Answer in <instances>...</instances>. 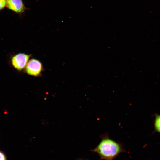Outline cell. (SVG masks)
Listing matches in <instances>:
<instances>
[{
	"instance_id": "6da1fadb",
	"label": "cell",
	"mask_w": 160,
	"mask_h": 160,
	"mask_svg": "<svg viewBox=\"0 0 160 160\" xmlns=\"http://www.w3.org/2000/svg\"><path fill=\"white\" fill-rule=\"evenodd\" d=\"M100 137L101 141L92 151L97 153L101 159L113 160L120 153L125 152L123 145L110 138L108 133Z\"/></svg>"
},
{
	"instance_id": "7a4b0ae2",
	"label": "cell",
	"mask_w": 160,
	"mask_h": 160,
	"mask_svg": "<svg viewBox=\"0 0 160 160\" xmlns=\"http://www.w3.org/2000/svg\"><path fill=\"white\" fill-rule=\"evenodd\" d=\"M31 56L24 53H19L12 57L11 63L14 68L20 71L25 68Z\"/></svg>"
},
{
	"instance_id": "3957f363",
	"label": "cell",
	"mask_w": 160,
	"mask_h": 160,
	"mask_svg": "<svg viewBox=\"0 0 160 160\" xmlns=\"http://www.w3.org/2000/svg\"><path fill=\"white\" fill-rule=\"evenodd\" d=\"M42 70L41 63L38 60L32 59L29 60L25 68L26 73L29 75L37 76Z\"/></svg>"
},
{
	"instance_id": "277c9868",
	"label": "cell",
	"mask_w": 160,
	"mask_h": 160,
	"mask_svg": "<svg viewBox=\"0 0 160 160\" xmlns=\"http://www.w3.org/2000/svg\"><path fill=\"white\" fill-rule=\"evenodd\" d=\"M6 6L16 13L23 12L26 9L22 0H6Z\"/></svg>"
},
{
	"instance_id": "5b68a950",
	"label": "cell",
	"mask_w": 160,
	"mask_h": 160,
	"mask_svg": "<svg viewBox=\"0 0 160 160\" xmlns=\"http://www.w3.org/2000/svg\"><path fill=\"white\" fill-rule=\"evenodd\" d=\"M156 130L160 133V114L156 115L154 123Z\"/></svg>"
},
{
	"instance_id": "8992f818",
	"label": "cell",
	"mask_w": 160,
	"mask_h": 160,
	"mask_svg": "<svg viewBox=\"0 0 160 160\" xmlns=\"http://www.w3.org/2000/svg\"><path fill=\"white\" fill-rule=\"evenodd\" d=\"M6 6V0H0V10L3 9Z\"/></svg>"
},
{
	"instance_id": "52a82bcc",
	"label": "cell",
	"mask_w": 160,
	"mask_h": 160,
	"mask_svg": "<svg viewBox=\"0 0 160 160\" xmlns=\"http://www.w3.org/2000/svg\"><path fill=\"white\" fill-rule=\"evenodd\" d=\"M0 160H6V156L2 151H0Z\"/></svg>"
}]
</instances>
